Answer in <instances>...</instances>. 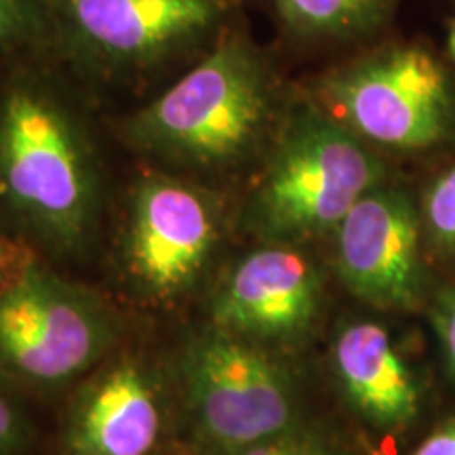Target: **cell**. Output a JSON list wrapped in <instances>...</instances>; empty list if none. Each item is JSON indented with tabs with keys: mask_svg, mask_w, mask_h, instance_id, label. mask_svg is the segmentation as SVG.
<instances>
[{
	"mask_svg": "<svg viewBox=\"0 0 455 455\" xmlns=\"http://www.w3.org/2000/svg\"><path fill=\"white\" fill-rule=\"evenodd\" d=\"M0 212L26 241L74 251L98 215V173L81 129L30 76L0 93Z\"/></svg>",
	"mask_w": 455,
	"mask_h": 455,
	"instance_id": "cell-1",
	"label": "cell"
},
{
	"mask_svg": "<svg viewBox=\"0 0 455 455\" xmlns=\"http://www.w3.org/2000/svg\"><path fill=\"white\" fill-rule=\"evenodd\" d=\"M118 321L106 301L61 281L24 236L0 226V373L28 396L53 395L112 355Z\"/></svg>",
	"mask_w": 455,
	"mask_h": 455,
	"instance_id": "cell-2",
	"label": "cell"
},
{
	"mask_svg": "<svg viewBox=\"0 0 455 455\" xmlns=\"http://www.w3.org/2000/svg\"><path fill=\"white\" fill-rule=\"evenodd\" d=\"M270 114L258 53L226 36L173 87L129 116L123 135L140 150L192 167H224L247 155Z\"/></svg>",
	"mask_w": 455,
	"mask_h": 455,
	"instance_id": "cell-3",
	"label": "cell"
},
{
	"mask_svg": "<svg viewBox=\"0 0 455 455\" xmlns=\"http://www.w3.org/2000/svg\"><path fill=\"white\" fill-rule=\"evenodd\" d=\"M382 164L358 135L316 112L299 114L247 204V224L270 243L335 230L367 192Z\"/></svg>",
	"mask_w": 455,
	"mask_h": 455,
	"instance_id": "cell-4",
	"label": "cell"
},
{
	"mask_svg": "<svg viewBox=\"0 0 455 455\" xmlns=\"http://www.w3.org/2000/svg\"><path fill=\"white\" fill-rule=\"evenodd\" d=\"M180 371L186 409L212 453L293 432L291 382L264 346L209 323L186 339Z\"/></svg>",
	"mask_w": 455,
	"mask_h": 455,
	"instance_id": "cell-5",
	"label": "cell"
},
{
	"mask_svg": "<svg viewBox=\"0 0 455 455\" xmlns=\"http://www.w3.org/2000/svg\"><path fill=\"white\" fill-rule=\"evenodd\" d=\"M333 118L363 141L426 148L445 131L449 91L443 68L419 49H396L333 74L325 83Z\"/></svg>",
	"mask_w": 455,
	"mask_h": 455,
	"instance_id": "cell-6",
	"label": "cell"
},
{
	"mask_svg": "<svg viewBox=\"0 0 455 455\" xmlns=\"http://www.w3.org/2000/svg\"><path fill=\"white\" fill-rule=\"evenodd\" d=\"M218 204L169 175H148L131 198L124 264L146 299L169 304L201 281L220 243Z\"/></svg>",
	"mask_w": 455,
	"mask_h": 455,
	"instance_id": "cell-7",
	"label": "cell"
},
{
	"mask_svg": "<svg viewBox=\"0 0 455 455\" xmlns=\"http://www.w3.org/2000/svg\"><path fill=\"white\" fill-rule=\"evenodd\" d=\"M321 304V278L293 247L272 243L238 259L212 298V325L253 344L308 331Z\"/></svg>",
	"mask_w": 455,
	"mask_h": 455,
	"instance_id": "cell-8",
	"label": "cell"
},
{
	"mask_svg": "<svg viewBox=\"0 0 455 455\" xmlns=\"http://www.w3.org/2000/svg\"><path fill=\"white\" fill-rule=\"evenodd\" d=\"M335 264L346 289L382 310L418 298V221L401 192L373 188L335 228Z\"/></svg>",
	"mask_w": 455,
	"mask_h": 455,
	"instance_id": "cell-9",
	"label": "cell"
},
{
	"mask_svg": "<svg viewBox=\"0 0 455 455\" xmlns=\"http://www.w3.org/2000/svg\"><path fill=\"white\" fill-rule=\"evenodd\" d=\"M164 430V401L146 363L108 358L84 378L66 415V455H152Z\"/></svg>",
	"mask_w": 455,
	"mask_h": 455,
	"instance_id": "cell-10",
	"label": "cell"
},
{
	"mask_svg": "<svg viewBox=\"0 0 455 455\" xmlns=\"http://www.w3.org/2000/svg\"><path fill=\"white\" fill-rule=\"evenodd\" d=\"M74 36L101 60L146 66L198 41L220 0H61Z\"/></svg>",
	"mask_w": 455,
	"mask_h": 455,
	"instance_id": "cell-11",
	"label": "cell"
},
{
	"mask_svg": "<svg viewBox=\"0 0 455 455\" xmlns=\"http://www.w3.org/2000/svg\"><path fill=\"white\" fill-rule=\"evenodd\" d=\"M333 365L346 398L367 422L392 430L415 418L418 386L384 327L346 325L335 339Z\"/></svg>",
	"mask_w": 455,
	"mask_h": 455,
	"instance_id": "cell-12",
	"label": "cell"
},
{
	"mask_svg": "<svg viewBox=\"0 0 455 455\" xmlns=\"http://www.w3.org/2000/svg\"><path fill=\"white\" fill-rule=\"evenodd\" d=\"M281 20L315 36L352 32L369 24L388 0H275Z\"/></svg>",
	"mask_w": 455,
	"mask_h": 455,
	"instance_id": "cell-13",
	"label": "cell"
},
{
	"mask_svg": "<svg viewBox=\"0 0 455 455\" xmlns=\"http://www.w3.org/2000/svg\"><path fill=\"white\" fill-rule=\"evenodd\" d=\"M28 396L0 373V455L36 453V424Z\"/></svg>",
	"mask_w": 455,
	"mask_h": 455,
	"instance_id": "cell-14",
	"label": "cell"
},
{
	"mask_svg": "<svg viewBox=\"0 0 455 455\" xmlns=\"http://www.w3.org/2000/svg\"><path fill=\"white\" fill-rule=\"evenodd\" d=\"M44 32L43 11L36 0H0V49H17Z\"/></svg>",
	"mask_w": 455,
	"mask_h": 455,
	"instance_id": "cell-15",
	"label": "cell"
},
{
	"mask_svg": "<svg viewBox=\"0 0 455 455\" xmlns=\"http://www.w3.org/2000/svg\"><path fill=\"white\" fill-rule=\"evenodd\" d=\"M426 215L439 241L455 249V167L432 186Z\"/></svg>",
	"mask_w": 455,
	"mask_h": 455,
	"instance_id": "cell-16",
	"label": "cell"
},
{
	"mask_svg": "<svg viewBox=\"0 0 455 455\" xmlns=\"http://www.w3.org/2000/svg\"><path fill=\"white\" fill-rule=\"evenodd\" d=\"M212 455H344L338 449L323 445V443L304 439L298 436L295 432L289 435L276 436V439L255 443V445L235 449V451H224V453H212Z\"/></svg>",
	"mask_w": 455,
	"mask_h": 455,
	"instance_id": "cell-17",
	"label": "cell"
},
{
	"mask_svg": "<svg viewBox=\"0 0 455 455\" xmlns=\"http://www.w3.org/2000/svg\"><path fill=\"white\" fill-rule=\"evenodd\" d=\"M411 455H455V419L436 428Z\"/></svg>",
	"mask_w": 455,
	"mask_h": 455,
	"instance_id": "cell-18",
	"label": "cell"
},
{
	"mask_svg": "<svg viewBox=\"0 0 455 455\" xmlns=\"http://www.w3.org/2000/svg\"><path fill=\"white\" fill-rule=\"evenodd\" d=\"M441 333H443V341H445L447 355L451 358L453 367H455V301L447 306V310L443 312L441 316Z\"/></svg>",
	"mask_w": 455,
	"mask_h": 455,
	"instance_id": "cell-19",
	"label": "cell"
},
{
	"mask_svg": "<svg viewBox=\"0 0 455 455\" xmlns=\"http://www.w3.org/2000/svg\"><path fill=\"white\" fill-rule=\"evenodd\" d=\"M449 51H451V55L455 60V24L451 28V34H449Z\"/></svg>",
	"mask_w": 455,
	"mask_h": 455,
	"instance_id": "cell-20",
	"label": "cell"
}]
</instances>
